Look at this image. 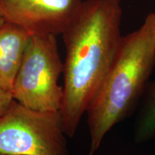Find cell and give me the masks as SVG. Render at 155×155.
Returning <instances> with one entry per match:
<instances>
[{
    "instance_id": "ba28073f",
    "label": "cell",
    "mask_w": 155,
    "mask_h": 155,
    "mask_svg": "<svg viewBox=\"0 0 155 155\" xmlns=\"http://www.w3.org/2000/svg\"><path fill=\"white\" fill-rule=\"evenodd\" d=\"M13 100L10 92L0 88V118L5 113Z\"/></svg>"
},
{
    "instance_id": "30bf717a",
    "label": "cell",
    "mask_w": 155,
    "mask_h": 155,
    "mask_svg": "<svg viewBox=\"0 0 155 155\" xmlns=\"http://www.w3.org/2000/svg\"><path fill=\"white\" fill-rule=\"evenodd\" d=\"M0 16H2V15H1V13H0Z\"/></svg>"
},
{
    "instance_id": "5b68a950",
    "label": "cell",
    "mask_w": 155,
    "mask_h": 155,
    "mask_svg": "<svg viewBox=\"0 0 155 155\" xmlns=\"http://www.w3.org/2000/svg\"><path fill=\"white\" fill-rule=\"evenodd\" d=\"M84 0H0L6 21L31 35H62Z\"/></svg>"
},
{
    "instance_id": "8992f818",
    "label": "cell",
    "mask_w": 155,
    "mask_h": 155,
    "mask_svg": "<svg viewBox=\"0 0 155 155\" xmlns=\"http://www.w3.org/2000/svg\"><path fill=\"white\" fill-rule=\"evenodd\" d=\"M31 35L22 27L7 21L0 28V88L6 91H12Z\"/></svg>"
},
{
    "instance_id": "6da1fadb",
    "label": "cell",
    "mask_w": 155,
    "mask_h": 155,
    "mask_svg": "<svg viewBox=\"0 0 155 155\" xmlns=\"http://www.w3.org/2000/svg\"><path fill=\"white\" fill-rule=\"evenodd\" d=\"M121 1L84 0L62 33L65 58L60 113L69 137L75 134L119 49Z\"/></svg>"
},
{
    "instance_id": "3957f363",
    "label": "cell",
    "mask_w": 155,
    "mask_h": 155,
    "mask_svg": "<svg viewBox=\"0 0 155 155\" xmlns=\"http://www.w3.org/2000/svg\"><path fill=\"white\" fill-rule=\"evenodd\" d=\"M63 71L56 36L32 35L12 89L13 99L37 111H60L63 88L58 82Z\"/></svg>"
},
{
    "instance_id": "277c9868",
    "label": "cell",
    "mask_w": 155,
    "mask_h": 155,
    "mask_svg": "<svg viewBox=\"0 0 155 155\" xmlns=\"http://www.w3.org/2000/svg\"><path fill=\"white\" fill-rule=\"evenodd\" d=\"M60 111H41L13 100L0 118V155H70Z\"/></svg>"
},
{
    "instance_id": "52a82bcc",
    "label": "cell",
    "mask_w": 155,
    "mask_h": 155,
    "mask_svg": "<svg viewBox=\"0 0 155 155\" xmlns=\"http://www.w3.org/2000/svg\"><path fill=\"white\" fill-rule=\"evenodd\" d=\"M141 100L134 127V138L137 143L155 138V79L148 83Z\"/></svg>"
},
{
    "instance_id": "7a4b0ae2",
    "label": "cell",
    "mask_w": 155,
    "mask_h": 155,
    "mask_svg": "<svg viewBox=\"0 0 155 155\" xmlns=\"http://www.w3.org/2000/svg\"><path fill=\"white\" fill-rule=\"evenodd\" d=\"M154 67L155 14L150 13L140 28L122 36L113 63L87 108L88 155H95L108 131L135 111Z\"/></svg>"
},
{
    "instance_id": "9c48e42d",
    "label": "cell",
    "mask_w": 155,
    "mask_h": 155,
    "mask_svg": "<svg viewBox=\"0 0 155 155\" xmlns=\"http://www.w3.org/2000/svg\"><path fill=\"white\" fill-rule=\"evenodd\" d=\"M5 22H6V20L4 19V17L0 16V28H2V25L5 24Z\"/></svg>"
}]
</instances>
